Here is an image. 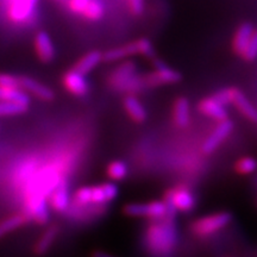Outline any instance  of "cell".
<instances>
[{"label": "cell", "instance_id": "21", "mask_svg": "<svg viewBox=\"0 0 257 257\" xmlns=\"http://www.w3.org/2000/svg\"><path fill=\"white\" fill-rule=\"evenodd\" d=\"M57 234H59V227L56 225H53V226L48 227V229L42 233L40 239L35 243L34 245V252L35 255L37 256H43L49 251L54 242H55Z\"/></svg>", "mask_w": 257, "mask_h": 257}, {"label": "cell", "instance_id": "35", "mask_svg": "<svg viewBox=\"0 0 257 257\" xmlns=\"http://www.w3.org/2000/svg\"><path fill=\"white\" fill-rule=\"evenodd\" d=\"M59 2H64V0H59Z\"/></svg>", "mask_w": 257, "mask_h": 257}, {"label": "cell", "instance_id": "18", "mask_svg": "<svg viewBox=\"0 0 257 257\" xmlns=\"http://www.w3.org/2000/svg\"><path fill=\"white\" fill-rule=\"evenodd\" d=\"M252 32L253 27L250 23H243L239 25L238 29L234 32L232 40V49L236 55L242 56L246 46H248Z\"/></svg>", "mask_w": 257, "mask_h": 257}, {"label": "cell", "instance_id": "1", "mask_svg": "<svg viewBox=\"0 0 257 257\" xmlns=\"http://www.w3.org/2000/svg\"><path fill=\"white\" fill-rule=\"evenodd\" d=\"M172 214L160 218V223L153 224L147 232L148 246L157 256L168 255L176 243L174 226H172Z\"/></svg>", "mask_w": 257, "mask_h": 257}, {"label": "cell", "instance_id": "8", "mask_svg": "<svg viewBox=\"0 0 257 257\" xmlns=\"http://www.w3.org/2000/svg\"><path fill=\"white\" fill-rule=\"evenodd\" d=\"M37 4L38 0H11L8 10L10 21L15 24L29 23L36 14Z\"/></svg>", "mask_w": 257, "mask_h": 257}, {"label": "cell", "instance_id": "33", "mask_svg": "<svg viewBox=\"0 0 257 257\" xmlns=\"http://www.w3.org/2000/svg\"><path fill=\"white\" fill-rule=\"evenodd\" d=\"M89 0H68V8L73 14L81 15Z\"/></svg>", "mask_w": 257, "mask_h": 257}, {"label": "cell", "instance_id": "24", "mask_svg": "<svg viewBox=\"0 0 257 257\" xmlns=\"http://www.w3.org/2000/svg\"><path fill=\"white\" fill-rule=\"evenodd\" d=\"M81 15L87 19V21H91V22L100 21L105 15L104 4H102L101 0H89L87 5H86L85 9H83Z\"/></svg>", "mask_w": 257, "mask_h": 257}, {"label": "cell", "instance_id": "2", "mask_svg": "<svg viewBox=\"0 0 257 257\" xmlns=\"http://www.w3.org/2000/svg\"><path fill=\"white\" fill-rule=\"evenodd\" d=\"M136 70V63L133 61H126V62L121 63L119 67L112 70L106 82L115 91L126 92L127 94H135V93L142 91L144 88L142 76L137 75Z\"/></svg>", "mask_w": 257, "mask_h": 257}, {"label": "cell", "instance_id": "31", "mask_svg": "<svg viewBox=\"0 0 257 257\" xmlns=\"http://www.w3.org/2000/svg\"><path fill=\"white\" fill-rule=\"evenodd\" d=\"M0 86L2 87H14L19 88L18 75L8 73H0Z\"/></svg>", "mask_w": 257, "mask_h": 257}, {"label": "cell", "instance_id": "32", "mask_svg": "<svg viewBox=\"0 0 257 257\" xmlns=\"http://www.w3.org/2000/svg\"><path fill=\"white\" fill-rule=\"evenodd\" d=\"M130 12L135 16H141L144 11V0H126Z\"/></svg>", "mask_w": 257, "mask_h": 257}, {"label": "cell", "instance_id": "25", "mask_svg": "<svg viewBox=\"0 0 257 257\" xmlns=\"http://www.w3.org/2000/svg\"><path fill=\"white\" fill-rule=\"evenodd\" d=\"M127 165L124 161L119 160L112 161L110 165L107 166V168H106V174L113 181H121V180H124L127 176Z\"/></svg>", "mask_w": 257, "mask_h": 257}, {"label": "cell", "instance_id": "9", "mask_svg": "<svg viewBox=\"0 0 257 257\" xmlns=\"http://www.w3.org/2000/svg\"><path fill=\"white\" fill-rule=\"evenodd\" d=\"M234 127V124L232 120H230L229 118L223 121H219V124L217 125V127L212 131V134L208 136L205 142L202 143L201 150L204 154H212L214 150H217V148L220 146L221 143L229 137V135L232 133Z\"/></svg>", "mask_w": 257, "mask_h": 257}, {"label": "cell", "instance_id": "10", "mask_svg": "<svg viewBox=\"0 0 257 257\" xmlns=\"http://www.w3.org/2000/svg\"><path fill=\"white\" fill-rule=\"evenodd\" d=\"M62 83L64 88L73 95L83 96L88 94L89 92V83L85 75L81 73L76 72L75 69H70L67 73L63 74Z\"/></svg>", "mask_w": 257, "mask_h": 257}, {"label": "cell", "instance_id": "30", "mask_svg": "<svg viewBox=\"0 0 257 257\" xmlns=\"http://www.w3.org/2000/svg\"><path fill=\"white\" fill-rule=\"evenodd\" d=\"M236 89H237L236 87L223 88V89H220V91L214 93L212 96H213V98L223 106L231 105L232 104V98H233L234 92H236Z\"/></svg>", "mask_w": 257, "mask_h": 257}, {"label": "cell", "instance_id": "14", "mask_svg": "<svg viewBox=\"0 0 257 257\" xmlns=\"http://www.w3.org/2000/svg\"><path fill=\"white\" fill-rule=\"evenodd\" d=\"M198 110L200 113L206 115V117L212 118V119L217 120L218 123L229 118L225 106L219 104L213 96L202 99V100L198 104Z\"/></svg>", "mask_w": 257, "mask_h": 257}, {"label": "cell", "instance_id": "16", "mask_svg": "<svg viewBox=\"0 0 257 257\" xmlns=\"http://www.w3.org/2000/svg\"><path fill=\"white\" fill-rule=\"evenodd\" d=\"M173 120L179 128L188 126L191 121V112H189V101L185 96H179L173 104Z\"/></svg>", "mask_w": 257, "mask_h": 257}, {"label": "cell", "instance_id": "4", "mask_svg": "<svg viewBox=\"0 0 257 257\" xmlns=\"http://www.w3.org/2000/svg\"><path fill=\"white\" fill-rule=\"evenodd\" d=\"M232 219L233 216L230 212H217V213L208 214V216L197 218L195 220H193L189 225V231L195 236L206 237L224 229L232 221Z\"/></svg>", "mask_w": 257, "mask_h": 257}, {"label": "cell", "instance_id": "5", "mask_svg": "<svg viewBox=\"0 0 257 257\" xmlns=\"http://www.w3.org/2000/svg\"><path fill=\"white\" fill-rule=\"evenodd\" d=\"M152 62L155 67L154 72L147 73L146 75H142V82L144 88H153L160 87L163 85H172V83H178L182 80V75L178 70L172 69L169 66L160 60L159 57H154Z\"/></svg>", "mask_w": 257, "mask_h": 257}, {"label": "cell", "instance_id": "19", "mask_svg": "<svg viewBox=\"0 0 257 257\" xmlns=\"http://www.w3.org/2000/svg\"><path fill=\"white\" fill-rule=\"evenodd\" d=\"M134 55H138V46L136 41L125 44V46L105 51L102 54V61H105V62H115V61L124 60L126 57Z\"/></svg>", "mask_w": 257, "mask_h": 257}, {"label": "cell", "instance_id": "28", "mask_svg": "<svg viewBox=\"0 0 257 257\" xmlns=\"http://www.w3.org/2000/svg\"><path fill=\"white\" fill-rule=\"evenodd\" d=\"M240 57L244 61H248V62H251V61H255L257 59V30H253L248 46H246L245 50H244Z\"/></svg>", "mask_w": 257, "mask_h": 257}, {"label": "cell", "instance_id": "15", "mask_svg": "<svg viewBox=\"0 0 257 257\" xmlns=\"http://www.w3.org/2000/svg\"><path fill=\"white\" fill-rule=\"evenodd\" d=\"M123 105L127 115L130 117V119L135 121V123L141 124L147 120L148 112L146 110V107H144L142 102L135 96V94H126V96H125L123 100Z\"/></svg>", "mask_w": 257, "mask_h": 257}, {"label": "cell", "instance_id": "12", "mask_svg": "<svg viewBox=\"0 0 257 257\" xmlns=\"http://www.w3.org/2000/svg\"><path fill=\"white\" fill-rule=\"evenodd\" d=\"M50 206L57 213H64L70 206L68 184L64 179H61L56 187L50 193Z\"/></svg>", "mask_w": 257, "mask_h": 257}, {"label": "cell", "instance_id": "22", "mask_svg": "<svg viewBox=\"0 0 257 257\" xmlns=\"http://www.w3.org/2000/svg\"><path fill=\"white\" fill-rule=\"evenodd\" d=\"M0 101L17 102V104L27 105L30 104V98L28 93L21 88L14 87H2L0 86Z\"/></svg>", "mask_w": 257, "mask_h": 257}, {"label": "cell", "instance_id": "27", "mask_svg": "<svg viewBox=\"0 0 257 257\" xmlns=\"http://www.w3.org/2000/svg\"><path fill=\"white\" fill-rule=\"evenodd\" d=\"M257 169V161L253 157H242L234 163V170L239 175H250Z\"/></svg>", "mask_w": 257, "mask_h": 257}, {"label": "cell", "instance_id": "7", "mask_svg": "<svg viewBox=\"0 0 257 257\" xmlns=\"http://www.w3.org/2000/svg\"><path fill=\"white\" fill-rule=\"evenodd\" d=\"M163 201L167 206L175 212L187 213L195 207L197 199L191 189L184 185H178L175 187L169 188L163 195Z\"/></svg>", "mask_w": 257, "mask_h": 257}, {"label": "cell", "instance_id": "34", "mask_svg": "<svg viewBox=\"0 0 257 257\" xmlns=\"http://www.w3.org/2000/svg\"><path fill=\"white\" fill-rule=\"evenodd\" d=\"M91 257H115V256L111 255V253L108 252L102 251V250H94V251L91 253Z\"/></svg>", "mask_w": 257, "mask_h": 257}, {"label": "cell", "instance_id": "3", "mask_svg": "<svg viewBox=\"0 0 257 257\" xmlns=\"http://www.w3.org/2000/svg\"><path fill=\"white\" fill-rule=\"evenodd\" d=\"M118 186L113 182H106L98 186L81 187L74 193V205H106L118 197Z\"/></svg>", "mask_w": 257, "mask_h": 257}, {"label": "cell", "instance_id": "23", "mask_svg": "<svg viewBox=\"0 0 257 257\" xmlns=\"http://www.w3.org/2000/svg\"><path fill=\"white\" fill-rule=\"evenodd\" d=\"M28 220L29 219L25 214H15V216L9 217L5 220L0 221V239L8 233L23 226Z\"/></svg>", "mask_w": 257, "mask_h": 257}, {"label": "cell", "instance_id": "20", "mask_svg": "<svg viewBox=\"0 0 257 257\" xmlns=\"http://www.w3.org/2000/svg\"><path fill=\"white\" fill-rule=\"evenodd\" d=\"M102 62V53L98 50L89 51V53L83 55L78 62L74 64L73 69L76 72L81 73L82 75H87L93 69H95Z\"/></svg>", "mask_w": 257, "mask_h": 257}, {"label": "cell", "instance_id": "26", "mask_svg": "<svg viewBox=\"0 0 257 257\" xmlns=\"http://www.w3.org/2000/svg\"><path fill=\"white\" fill-rule=\"evenodd\" d=\"M29 110V106L17 104V102L0 101V117H8V115L23 114Z\"/></svg>", "mask_w": 257, "mask_h": 257}, {"label": "cell", "instance_id": "17", "mask_svg": "<svg viewBox=\"0 0 257 257\" xmlns=\"http://www.w3.org/2000/svg\"><path fill=\"white\" fill-rule=\"evenodd\" d=\"M231 105H233L246 119L252 121V123H257V110L240 89H236Z\"/></svg>", "mask_w": 257, "mask_h": 257}, {"label": "cell", "instance_id": "13", "mask_svg": "<svg viewBox=\"0 0 257 257\" xmlns=\"http://www.w3.org/2000/svg\"><path fill=\"white\" fill-rule=\"evenodd\" d=\"M35 49H36L38 59L44 63L51 62L56 56L55 46H54L49 34L46 31H40L36 35V37H35Z\"/></svg>", "mask_w": 257, "mask_h": 257}, {"label": "cell", "instance_id": "6", "mask_svg": "<svg viewBox=\"0 0 257 257\" xmlns=\"http://www.w3.org/2000/svg\"><path fill=\"white\" fill-rule=\"evenodd\" d=\"M123 213L127 217L133 218H150V219H159L166 217L169 213H175L172 208L167 206L165 201H150V202H133L123 207Z\"/></svg>", "mask_w": 257, "mask_h": 257}, {"label": "cell", "instance_id": "29", "mask_svg": "<svg viewBox=\"0 0 257 257\" xmlns=\"http://www.w3.org/2000/svg\"><path fill=\"white\" fill-rule=\"evenodd\" d=\"M136 42L138 46V55H142L150 60L156 57V53L155 49H154L153 43L148 40V38H140V40H137Z\"/></svg>", "mask_w": 257, "mask_h": 257}, {"label": "cell", "instance_id": "11", "mask_svg": "<svg viewBox=\"0 0 257 257\" xmlns=\"http://www.w3.org/2000/svg\"><path fill=\"white\" fill-rule=\"evenodd\" d=\"M18 79L19 88L23 89L24 92L30 93V94L36 96V98L41 99L43 101H53L55 99V93H54L53 89H50L48 86L43 85V83L24 75H18Z\"/></svg>", "mask_w": 257, "mask_h": 257}]
</instances>
